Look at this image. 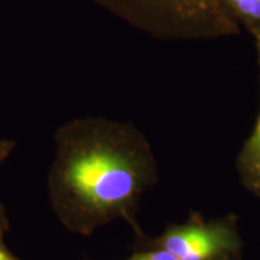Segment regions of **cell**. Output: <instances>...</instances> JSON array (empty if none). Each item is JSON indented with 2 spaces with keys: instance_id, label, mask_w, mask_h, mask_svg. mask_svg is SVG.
Wrapping results in <instances>:
<instances>
[{
  "instance_id": "obj_4",
  "label": "cell",
  "mask_w": 260,
  "mask_h": 260,
  "mask_svg": "<svg viewBox=\"0 0 260 260\" xmlns=\"http://www.w3.org/2000/svg\"><path fill=\"white\" fill-rule=\"evenodd\" d=\"M255 46L258 52L259 76H260V27L253 29ZM241 184L249 193L260 198V116L255 123L253 133L243 144L236 161Z\"/></svg>"
},
{
  "instance_id": "obj_6",
  "label": "cell",
  "mask_w": 260,
  "mask_h": 260,
  "mask_svg": "<svg viewBox=\"0 0 260 260\" xmlns=\"http://www.w3.org/2000/svg\"><path fill=\"white\" fill-rule=\"evenodd\" d=\"M88 260V259H83ZM125 260H177L175 255L164 249H141L136 251Z\"/></svg>"
},
{
  "instance_id": "obj_5",
  "label": "cell",
  "mask_w": 260,
  "mask_h": 260,
  "mask_svg": "<svg viewBox=\"0 0 260 260\" xmlns=\"http://www.w3.org/2000/svg\"><path fill=\"white\" fill-rule=\"evenodd\" d=\"M236 17H243L260 27V0H226Z\"/></svg>"
},
{
  "instance_id": "obj_7",
  "label": "cell",
  "mask_w": 260,
  "mask_h": 260,
  "mask_svg": "<svg viewBox=\"0 0 260 260\" xmlns=\"http://www.w3.org/2000/svg\"><path fill=\"white\" fill-rule=\"evenodd\" d=\"M16 147V142L11 141V140H4L0 139V164L5 160L6 158L11 154Z\"/></svg>"
},
{
  "instance_id": "obj_3",
  "label": "cell",
  "mask_w": 260,
  "mask_h": 260,
  "mask_svg": "<svg viewBox=\"0 0 260 260\" xmlns=\"http://www.w3.org/2000/svg\"><path fill=\"white\" fill-rule=\"evenodd\" d=\"M164 249L177 260H241L243 242L237 230V217L205 220L191 212L183 224H169L164 233L149 237L135 235V251Z\"/></svg>"
},
{
  "instance_id": "obj_9",
  "label": "cell",
  "mask_w": 260,
  "mask_h": 260,
  "mask_svg": "<svg viewBox=\"0 0 260 260\" xmlns=\"http://www.w3.org/2000/svg\"><path fill=\"white\" fill-rule=\"evenodd\" d=\"M10 229L9 217L6 214L5 207L0 203V233H6Z\"/></svg>"
},
{
  "instance_id": "obj_1",
  "label": "cell",
  "mask_w": 260,
  "mask_h": 260,
  "mask_svg": "<svg viewBox=\"0 0 260 260\" xmlns=\"http://www.w3.org/2000/svg\"><path fill=\"white\" fill-rule=\"evenodd\" d=\"M54 144L47 188L61 225L89 236L123 219L141 235L136 218L140 198L159 178L146 136L130 123L86 117L59 126Z\"/></svg>"
},
{
  "instance_id": "obj_8",
  "label": "cell",
  "mask_w": 260,
  "mask_h": 260,
  "mask_svg": "<svg viewBox=\"0 0 260 260\" xmlns=\"http://www.w3.org/2000/svg\"><path fill=\"white\" fill-rule=\"evenodd\" d=\"M4 234L5 233H0V260H21L15 254H12L8 247L5 246Z\"/></svg>"
},
{
  "instance_id": "obj_2",
  "label": "cell",
  "mask_w": 260,
  "mask_h": 260,
  "mask_svg": "<svg viewBox=\"0 0 260 260\" xmlns=\"http://www.w3.org/2000/svg\"><path fill=\"white\" fill-rule=\"evenodd\" d=\"M139 30L161 40H214L240 34L226 0H94Z\"/></svg>"
}]
</instances>
